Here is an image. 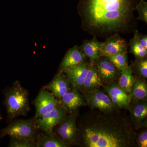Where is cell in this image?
<instances>
[{"label":"cell","mask_w":147,"mask_h":147,"mask_svg":"<svg viewBox=\"0 0 147 147\" xmlns=\"http://www.w3.org/2000/svg\"><path fill=\"white\" fill-rule=\"evenodd\" d=\"M139 0H79L77 10L84 30L107 38L136 29L134 11Z\"/></svg>","instance_id":"1"},{"label":"cell","mask_w":147,"mask_h":147,"mask_svg":"<svg viewBox=\"0 0 147 147\" xmlns=\"http://www.w3.org/2000/svg\"><path fill=\"white\" fill-rule=\"evenodd\" d=\"M92 111L82 116L77 126L76 144L86 147H127L135 134L126 114L116 110Z\"/></svg>","instance_id":"2"},{"label":"cell","mask_w":147,"mask_h":147,"mask_svg":"<svg viewBox=\"0 0 147 147\" xmlns=\"http://www.w3.org/2000/svg\"><path fill=\"white\" fill-rule=\"evenodd\" d=\"M3 104L5 108L7 121L9 123L21 116H26L31 110L29 93L18 80L2 90Z\"/></svg>","instance_id":"3"},{"label":"cell","mask_w":147,"mask_h":147,"mask_svg":"<svg viewBox=\"0 0 147 147\" xmlns=\"http://www.w3.org/2000/svg\"><path fill=\"white\" fill-rule=\"evenodd\" d=\"M40 131L35 124L34 117L28 119H15L0 130V137L6 136L36 140Z\"/></svg>","instance_id":"4"},{"label":"cell","mask_w":147,"mask_h":147,"mask_svg":"<svg viewBox=\"0 0 147 147\" xmlns=\"http://www.w3.org/2000/svg\"><path fill=\"white\" fill-rule=\"evenodd\" d=\"M77 118L76 112L67 114L53 129V133L69 146L76 144L78 134Z\"/></svg>","instance_id":"5"},{"label":"cell","mask_w":147,"mask_h":147,"mask_svg":"<svg viewBox=\"0 0 147 147\" xmlns=\"http://www.w3.org/2000/svg\"><path fill=\"white\" fill-rule=\"evenodd\" d=\"M67 114L66 110L59 104L50 112L35 119L36 126L40 131L53 134L55 127Z\"/></svg>","instance_id":"6"},{"label":"cell","mask_w":147,"mask_h":147,"mask_svg":"<svg viewBox=\"0 0 147 147\" xmlns=\"http://www.w3.org/2000/svg\"><path fill=\"white\" fill-rule=\"evenodd\" d=\"M32 104L36 109L33 117L36 119L56 108L59 105V101L51 92L42 87Z\"/></svg>","instance_id":"7"},{"label":"cell","mask_w":147,"mask_h":147,"mask_svg":"<svg viewBox=\"0 0 147 147\" xmlns=\"http://www.w3.org/2000/svg\"><path fill=\"white\" fill-rule=\"evenodd\" d=\"M102 83L106 85L115 82L121 71L112 62L108 57L100 56L94 62Z\"/></svg>","instance_id":"8"},{"label":"cell","mask_w":147,"mask_h":147,"mask_svg":"<svg viewBox=\"0 0 147 147\" xmlns=\"http://www.w3.org/2000/svg\"><path fill=\"white\" fill-rule=\"evenodd\" d=\"M85 99L91 107L104 113L111 112L118 106L110 99L108 94L100 91L86 93Z\"/></svg>","instance_id":"9"},{"label":"cell","mask_w":147,"mask_h":147,"mask_svg":"<svg viewBox=\"0 0 147 147\" xmlns=\"http://www.w3.org/2000/svg\"><path fill=\"white\" fill-rule=\"evenodd\" d=\"M128 44L119 34L111 36L102 42L100 48V56L108 57L120 53H127Z\"/></svg>","instance_id":"10"},{"label":"cell","mask_w":147,"mask_h":147,"mask_svg":"<svg viewBox=\"0 0 147 147\" xmlns=\"http://www.w3.org/2000/svg\"><path fill=\"white\" fill-rule=\"evenodd\" d=\"M71 86L65 74L63 71H59L51 82L42 88L51 92L59 100L71 90Z\"/></svg>","instance_id":"11"},{"label":"cell","mask_w":147,"mask_h":147,"mask_svg":"<svg viewBox=\"0 0 147 147\" xmlns=\"http://www.w3.org/2000/svg\"><path fill=\"white\" fill-rule=\"evenodd\" d=\"M102 88L108 94L110 99L118 107L127 108L130 106L131 95L124 90L115 82L112 84H103Z\"/></svg>","instance_id":"12"},{"label":"cell","mask_w":147,"mask_h":147,"mask_svg":"<svg viewBox=\"0 0 147 147\" xmlns=\"http://www.w3.org/2000/svg\"><path fill=\"white\" fill-rule=\"evenodd\" d=\"M89 63L85 60L77 66L66 69L62 71L65 74L71 86L74 88L82 90V86L88 70Z\"/></svg>","instance_id":"13"},{"label":"cell","mask_w":147,"mask_h":147,"mask_svg":"<svg viewBox=\"0 0 147 147\" xmlns=\"http://www.w3.org/2000/svg\"><path fill=\"white\" fill-rule=\"evenodd\" d=\"M85 98L79 93V90L73 88L69 91L59 99V104L61 105L68 114L76 112V110L85 104Z\"/></svg>","instance_id":"14"},{"label":"cell","mask_w":147,"mask_h":147,"mask_svg":"<svg viewBox=\"0 0 147 147\" xmlns=\"http://www.w3.org/2000/svg\"><path fill=\"white\" fill-rule=\"evenodd\" d=\"M80 47L76 45L67 51L61 62L59 67V72L66 69L71 68L79 65L86 60Z\"/></svg>","instance_id":"15"},{"label":"cell","mask_w":147,"mask_h":147,"mask_svg":"<svg viewBox=\"0 0 147 147\" xmlns=\"http://www.w3.org/2000/svg\"><path fill=\"white\" fill-rule=\"evenodd\" d=\"M103 84L96 65L94 63L90 62L82 90L84 91L86 93L93 92L98 90Z\"/></svg>","instance_id":"16"},{"label":"cell","mask_w":147,"mask_h":147,"mask_svg":"<svg viewBox=\"0 0 147 147\" xmlns=\"http://www.w3.org/2000/svg\"><path fill=\"white\" fill-rule=\"evenodd\" d=\"M102 42L94 37L91 39L84 40L80 48L86 58H88L90 62L94 63L100 56V48Z\"/></svg>","instance_id":"17"},{"label":"cell","mask_w":147,"mask_h":147,"mask_svg":"<svg viewBox=\"0 0 147 147\" xmlns=\"http://www.w3.org/2000/svg\"><path fill=\"white\" fill-rule=\"evenodd\" d=\"M37 147H67L69 146L54 133L40 131L36 139Z\"/></svg>","instance_id":"18"},{"label":"cell","mask_w":147,"mask_h":147,"mask_svg":"<svg viewBox=\"0 0 147 147\" xmlns=\"http://www.w3.org/2000/svg\"><path fill=\"white\" fill-rule=\"evenodd\" d=\"M131 120L135 123H139L147 117V103L145 100H136L130 108Z\"/></svg>","instance_id":"19"},{"label":"cell","mask_w":147,"mask_h":147,"mask_svg":"<svg viewBox=\"0 0 147 147\" xmlns=\"http://www.w3.org/2000/svg\"><path fill=\"white\" fill-rule=\"evenodd\" d=\"M135 82L131 66L127 65L124 69L121 71L118 85L127 94H130L131 87Z\"/></svg>","instance_id":"20"},{"label":"cell","mask_w":147,"mask_h":147,"mask_svg":"<svg viewBox=\"0 0 147 147\" xmlns=\"http://www.w3.org/2000/svg\"><path fill=\"white\" fill-rule=\"evenodd\" d=\"M131 98L134 100H146L147 96V84L144 80H138L134 82L131 88Z\"/></svg>","instance_id":"21"},{"label":"cell","mask_w":147,"mask_h":147,"mask_svg":"<svg viewBox=\"0 0 147 147\" xmlns=\"http://www.w3.org/2000/svg\"><path fill=\"white\" fill-rule=\"evenodd\" d=\"M129 53L134 55L136 59L147 57V50L142 46L134 36L129 40L128 44Z\"/></svg>","instance_id":"22"},{"label":"cell","mask_w":147,"mask_h":147,"mask_svg":"<svg viewBox=\"0 0 147 147\" xmlns=\"http://www.w3.org/2000/svg\"><path fill=\"white\" fill-rule=\"evenodd\" d=\"M8 147H37L36 140L27 138L9 137Z\"/></svg>","instance_id":"23"},{"label":"cell","mask_w":147,"mask_h":147,"mask_svg":"<svg viewBox=\"0 0 147 147\" xmlns=\"http://www.w3.org/2000/svg\"><path fill=\"white\" fill-rule=\"evenodd\" d=\"M127 53H120L108 56V57L115 65L122 71L127 65Z\"/></svg>","instance_id":"24"},{"label":"cell","mask_w":147,"mask_h":147,"mask_svg":"<svg viewBox=\"0 0 147 147\" xmlns=\"http://www.w3.org/2000/svg\"><path fill=\"white\" fill-rule=\"evenodd\" d=\"M134 70L144 79L147 78V57L136 59L134 63Z\"/></svg>","instance_id":"25"},{"label":"cell","mask_w":147,"mask_h":147,"mask_svg":"<svg viewBox=\"0 0 147 147\" xmlns=\"http://www.w3.org/2000/svg\"><path fill=\"white\" fill-rule=\"evenodd\" d=\"M135 11L138 13L137 20L147 24V2L145 0H139L135 7Z\"/></svg>","instance_id":"26"},{"label":"cell","mask_w":147,"mask_h":147,"mask_svg":"<svg viewBox=\"0 0 147 147\" xmlns=\"http://www.w3.org/2000/svg\"><path fill=\"white\" fill-rule=\"evenodd\" d=\"M138 146L140 147H147V131L146 130L142 131L137 136V140Z\"/></svg>","instance_id":"27"},{"label":"cell","mask_w":147,"mask_h":147,"mask_svg":"<svg viewBox=\"0 0 147 147\" xmlns=\"http://www.w3.org/2000/svg\"><path fill=\"white\" fill-rule=\"evenodd\" d=\"M134 36L138 40L140 44L145 49L147 50V35L143 34L139 32L137 30H135L134 32Z\"/></svg>","instance_id":"28"},{"label":"cell","mask_w":147,"mask_h":147,"mask_svg":"<svg viewBox=\"0 0 147 147\" xmlns=\"http://www.w3.org/2000/svg\"><path fill=\"white\" fill-rule=\"evenodd\" d=\"M3 119L2 115L1 112L0 111V120H1Z\"/></svg>","instance_id":"29"}]
</instances>
